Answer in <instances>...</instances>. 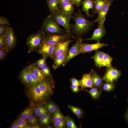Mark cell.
<instances>
[{
	"mask_svg": "<svg viewBox=\"0 0 128 128\" xmlns=\"http://www.w3.org/2000/svg\"><path fill=\"white\" fill-rule=\"evenodd\" d=\"M72 18L74 24L71 26L72 32L77 39L81 38L82 35L91 29L96 22L95 20L91 21L87 19L79 9L74 13Z\"/></svg>",
	"mask_w": 128,
	"mask_h": 128,
	"instance_id": "1",
	"label": "cell"
},
{
	"mask_svg": "<svg viewBox=\"0 0 128 128\" xmlns=\"http://www.w3.org/2000/svg\"><path fill=\"white\" fill-rule=\"evenodd\" d=\"M51 14L47 16L45 19L42 25V31L45 34H62L65 32L59 26Z\"/></svg>",
	"mask_w": 128,
	"mask_h": 128,
	"instance_id": "2",
	"label": "cell"
},
{
	"mask_svg": "<svg viewBox=\"0 0 128 128\" xmlns=\"http://www.w3.org/2000/svg\"><path fill=\"white\" fill-rule=\"evenodd\" d=\"M52 15L58 23L64 28L66 33L68 36H72L71 26L70 22L71 18H73L72 15L60 11Z\"/></svg>",
	"mask_w": 128,
	"mask_h": 128,
	"instance_id": "3",
	"label": "cell"
},
{
	"mask_svg": "<svg viewBox=\"0 0 128 128\" xmlns=\"http://www.w3.org/2000/svg\"><path fill=\"white\" fill-rule=\"evenodd\" d=\"M45 37L42 31L30 35L27 39V42L29 48L28 53L39 48L43 43Z\"/></svg>",
	"mask_w": 128,
	"mask_h": 128,
	"instance_id": "4",
	"label": "cell"
},
{
	"mask_svg": "<svg viewBox=\"0 0 128 128\" xmlns=\"http://www.w3.org/2000/svg\"><path fill=\"white\" fill-rule=\"evenodd\" d=\"M83 39L82 38L77 39L76 42L72 46L69 51L64 63V66L70 59L80 53Z\"/></svg>",
	"mask_w": 128,
	"mask_h": 128,
	"instance_id": "5",
	"label": "cell"
},
{
	"mask_svg": "<svg viewBox=\"0 0 128 128\" xmlns=\"http://www.w3.org/2000/svg\"><path fill=\"white\" fill-rule=\"evenodd\" d=\"M69 37L66 33L64 35L48 34L45 37L43 43L50 45H56L65 41Z\"/></svg>",
	"mask_w": 128,
	"mask_h": 128,
	"instance_id": "6",
	"label": "cell"
},
{
	"mask_svg": "<svg viewBox=\"0 0 128 128\" xmlns=\"http://www.w3.org/2000/svg\"><path fill=\"white\" fill-rule=\"evenodd\" d=\"M121 75V72L111 66L108 68L103 78L106 82H113L117 80Z\"/></svg>",
	"mask_w": 128,
	"mask_h": 128,
	"instance_id": "7",
	"label": "cell"
},
{
	"mask_svg": "<svg viewBox=\"0 0 128 128\" xmlns=\"http://www.w3.org/2000/svg\"><path fill=\"white\" fill-rule=\"evenodd\" d=\"M5 47L8 52L15 46L16 39L12 29L9 27L5 33Z\"/></svg>",
	"mask_w": 128,
	"mask_h": 128,
	"instance_id": "8",
	"label": "cell"
},
{
	"mask_svg": "<svg viewBox=\"0 0 128 128\" xmlns=\"http://www.w3.org/2000/svg\"><path fill=\"white\" fill-rule=\"evenodd\" d=\"M113 0H107L98 14L97 19L95 21L98 23V26L104 23L105 18Z\"/></svg>",
	"mask_w": 128,
	"mask_h": 128,
	"instance_id": "9",
	"label": "cell"
},
{
	"mask_svg": "<svg viewBox=\"0 0 128 128\" xmlns=\"http://www.w3.org/2000/svg\"><path fill=\"white\" fill-rule=\"evenodd\" d=\"M107 44L101 43L100 41L96 43L89 44L82 43L80 53L90 52L94 50H97L102 47L108 46Z\"/></svg>",
	"mask_w": 128,
	"mask_h": 128,
	"instance_id": "10",
	"label": "cell"
},
{
	"mask_svg": "<svg viewBox=\"0 0 128 128\" xmlns=\"http://www.w3.org/2000/svg\"><path fill=\"white\" fill-rule=\"evenodd\" d=\"M56 45H50L43 43L39 48L37 52L43 57H49L53 59V55Z\"/></svg>",
	"mask_w": 128,
	"mask_h": 128,
	"instance_id": "11",
	"label": "cell"
},
{
	"mask_svg": "<svg viewBox=\"0 0 128 128\" xmlns=\"http://www.w3.org/2000/svg\"><path fill=\"white\" fill-rule=\"evenodd\" d=\"M106 30L104 23L98 26V28L94 30L91 37L90 38L83 39V41L94 40L97 42L100 41L106 34Z\"/></svg>",
	"mask_w": 128,
	"mask_h": 128,
	"instance_id": "12",
	"label": "cell"
},
{
	"mask_svg": "<svg viewBox=\"0 0 128 128\" xmlns=\"http://www.w3.org/2000/svg\"><path fill=\"white\" fill-rule=\"evenodd\" d=\"M73 41V40L68 39L56 45L55 49L53 59L68 50L69 44Z\"/></svg>",
	"mask_w": 128,
	"mask_h": 128,
	"instance_id": "13",
	"label": "cell"
},
{
	"mask_svg": "<svg viewBox=\"0 0 128 128\" xmlns=\"http://www.w3.org/2000/svg\"><path fill=\"white\" fill-rule=\"evenodd\" d=\"M30 94L36 102L41 101L44 98L39 87V83L32 85L30 89Z\"/></svg>",
	"mask_w": 128,
	"mask_h": 128,
	"instance_id": "14",
	"label": "cell"
},
{
	"mask_svg": "<svg viewBox=\"0 0 128 128\" xmlns=\"http://www.w3.org/2000/svg\"><path fill=\"white\" fill-rule=\"evenodd\" d=\"M91 70L89 73L83 75L81 80L80 81V86L82 89L86 87H93L91 77Z\"/></svg>",
	"mask_w": 128,
	"mask_h": 128,
	"instance_id": "15",
	"label": "cell"
},
{
	"mask_svg": "<svg viewBox=\"0 0 128 128\" xmlns=\"http://www.w3.org/2000/svg\"><path fill=\"white\" fill-rule=\"evenodd\" d=\"M41 90L44 97L48 96L51 91L50 82L48 80H43L39 83Z\"/></svg>",
	"mask_w": 128,
	"mask_h": 128,
	"instance_id": "16",
	"label": "cell"
},
{
	"mask_svg": "<svg viewBox=\"0 0 128 128\" xmlns=\"http://www.w3.org/2000/svg\"><path fill=\"white\" fill-rule=\"evenodd\" d=\"M94 0H84L82 2V11L84 12L88 17L91 16L89 9L93 11L94 7Z\"/></svg>",
	"mask_w": 128,
	"mask_h": 128,
	"instance_id": "17",
	"label": "cell"
},
{
	"mask_svg": "<svg viewBox=\"0 0 128 128\" xmlns=\"http://www.w3.org/2000/svg\"><path fill=\"white\" fill-rule=\"evenodd\" d=\"M68 50H67L63 53L58 55L54 59V62L52 65L54 69L58 68L64 63L67 55Z\"/></svg>",
	"mask_w": 128,
	"mask_h": 128,
	"instance_id": "18",
	"label": "cell"
},
{
	"mask_svg": "<svg viewBox=\"0 0 128 128\" xmlns=\"http://www.w3.org/2000/svg\"><path fill=\"white\" fill-rule=\"evenodd\" d=\"M47 5L51 14L59 11V0H46Z\"/></svg>",
	"mask_w": 128,
	"mask_h": 128,
	"instance_id": "19",
	"label": "cell"
},
{
	"mask_svg": "<svg viewBox=\"0 0 128 128\" xmlns=\"http://www.w3.org/2000/svg\"><path fill=\"white\" fill-rule=\"evenodd\" d=\"M91 77L94 86L98 89H101L102 80L95 71L91 70Z\"/></svg>",
	"mask_w": 128,
	"mask_h": 128,
	"instance_id": "20",
	"label": "cell"
},
{
	"mask_svg": "<svg viewBox=\"0 0 128 128\" xmlns=\"http://www.w3.org/2000/svg\"><path fill=\"white\" fill-rule=\"evenodd\" d=\"M105 53L100 51L96 52L92 57L96 66L100 68L102 66V62Z\"/></svg>",
	"mask_w": 128,
	"mask_h": 128,
	"instance_id": "21",
	"label": "cell"
},
{
	"mask_svg": "<svg viewBox=\"0 0 128 128\" xmlns=\"http://www.w3.org/2000/svg\"><path fill=\"white\" fill-rule=\"evenodd\" d=\"M74 9L73 4L70 1L59 6V11L70 15H72L74 11Z\"/></svg>",
	"mask_w": 128,
	"mask_h": 128,
	"instance_id": "22",
	"label": "cell"
},
{
	"mask_svg": "<svg viewBox=\"0 0 128 128\" xmlns=\"http://www.w3.org/2000/svg\"><path fill=\"white\" fill-rule=\"evenodd\" d=\"M106 0H94V7L92 16L95 14H98Z\"/></svg>",
	"mask_w": 128,
	"mask_h": 128,
	"instance_id": "23",
	"label": "cell"
},
{
	"mask_svg": "<svg viewBox=\"0 0 128 128\" xmlns=\"http://www.w3.org/2000/svg\"><path fill=\"white\" fill-rule=\"evenodd\" d=\"M30 67L32 72L37 78L39 82L45 79V75L42 73L41 70L33 66Z\"/></svg>",
	"mask_w": 128,
	"mask_h": 128,
	"instance_id": "24",
	"label": "cell"
},
{
	"mask_svg": "<svg viewBox=\"0 0 128 128\" xmlns=\"http://www.w3.org/2000/svg\"><path fill=\"white\" fill-rule=\"evenodd\" d=\"M21 77L23 82L25 83L31 84V78L30 73L26 69H23L21 72Z\"/></svg>",
	"mask_w": 128,
	"mask_h": 128,
	"instance_id": "25",
	"label": "cell"
},
{
	"mask_svg": "<svg viewBox=\"0 0 128 128\" xmlns=\"http://www.w3.org/2000/svg\"><path fill=\"white\" fill-rule=\"evenodd\" d=\"M86 91L94 99H98L100 96L102 91L98 90L96 88H92L89 90H86Z\"/></svg>",
	"mask_w": 128,
	"mask_h": 128,
	"instance_id": "26",
	"label": "cell"
},
{
	"mask_svg": "<svg viewBox=\"0 0 128 128\" xmlns=\"http://www.w3.org/2000/svg\"><path fill=\"white\" fill-rule=\"evenodd\" d=\"M112 59L113 58L109 55L105 53L102 62V66L106 67L108 68L110 67Z\"/></svg>",
	"mask_w": 128,
	"mask_h": 128,
	"instance_id": "27",
	"label": "cell"
},
{
	"mask_svg": "<svg viewBox=\"0 0 128 128\" xmlns=\"http://www.w3.org/2000/svg\"><path fill=\"white\" fill-rule=\"evenodd\" d=\"M27 71L30 73L31 78V84L32 85L37 84L39 83L38 80L32 72L30 67H28L26 68Z\"/></svg>",
	"mask_w": 128,
	"mask_h": 128,
	"instance_id": "28",
	"label": "cell"
},
{
	"mask_svg": "<svg viewBox=\"0 0 128 128\" xmlns=\"http://www.w3.org/2000/svg\"><path fill=\"white\" fill-rule=\"evenodd\" d=\"M54 113L53 119L54 122L61 121L64 119V116L59 110H57Z\"/></svg>",
	"mask_w": 128,
	"mask_h": 128,
	"instance_id": "29",
	"label": "cell"
},
{
	"mask_svg": "<svg viewBox=\"0 0 128 128\" xmlns=\"http://www.w3.org/2000/svg\"><path fill=\"white\" fill-rule=\"evenodd\" d=\"M115 87V85L113 82H107L103 85L102 88L104 91L109 92L113 91Z\"/></svg>",
	"mask_w": 128,
	"mask_h": 128,
	"instance_id": "30",
	"label": "cell"
},
{
	"mask_svg": "<svg viewBox=\"0 0 128 128\" xmlns=\"http://www.w3.org/2000/svg\"><path fill=\"white\" fill-rule=\"evenodd\" d=\"M68 107L75 115L78 117H81L82 114V111L80 108L73 106L69 105Z\"/></svg>",
	"mask_w": 128,
	"mask_h": 128,
	"instance_id": "31",
	"label": "cell"
},
{
	"mask_svg": "<svg viewBox=\"0 0 128 128\" xmlns=\"http://www.w3.org/2000/svg\"><path fill=\"white\" fill-rule=\"evenodd\" d=\"M32 113V109L30 108H27L22 113L20 118L24 120H26L29 115Z\"/></svg>",
	"mask_w": 128,
	"mask_h": 128,
	"instance_id": "32",
	"label": "cell"
},
{
	"mask_svg": "<svg viewBox=\"0 0 128 128\" xmlns=\"http://www.w3.org/2000/svg\"><path fill=\"white\" fill-rule=\"evenodd\" d=\"M27 119L28 122L30 124L33 125L36 124L37 119L35 116L32 114V113L29 115Z\"/></svg>",
	"mask_w": 128,
	"mask_h": 128,
	"instance_id": "33",
	"label": "cell"
},
{
	"mask_svg": "<svg viewBox=\"0 0 128 128\" xmlns=\"http://www.w3.org/2000/svg\"><path fill=\"white\" fill-rule=\"evenodd\" d=\"M19 126L20 128H25L27 126V122L26 120H24L20 118L15 121Z\"/></svg>",
	"mask_w": 128,
	"mask_h": 128,
	"instance_id": "34",
	"label": "cell"
},
{
	"mask_svg": "<svg viewBox=\"0 0 128 128\" xmlns=\"http://www.w3.org/2000/svg\"><path fill=\"white\" fill-rule=\"evenodd\" d=\"M46 108L50 112H54L57 109V106L52 103L48 104L45 106Z\"/></svg>",
	"mask_w": 128,
	"mask_h": 128,
	"instance_id": "35",
	"label": "cell"
},
{
	"mask_svg": "<svg viewBox=\"0 0 128 128\" xmlns=\"http://www.w3.org/2000/svg\"><path fill=\"white\" fill-rule=\"evenodd\" d=\"M66 123L67 127L69 128H77L73 120L71 118H68L66 120Z\"/></svg>",
	"mask_w": 128,
	"mask_h": 128,
	"instance_id": "36",
	"label": "cell"
},
{
	"mask_svg": "<svg viewBox=\"0 0 128 128\" xmlns=\"http://www.w3.org/2000/svg\"><path fill=\"white\" fill-rule=\"evenodd\" d=\"M8 52L6 47L0 48V60L1 61L6 56Z\"/></svg>",
	"mask_w": 128,
	"mask_h": 128,
	"instance_id": "37",
	"label": "cell"
},
{
	"mask_svg": "<svg viewBox=\"0 0 128 128\" xmlns=\"http://www.w3.org/2000/svg\"><path fill=\"white\" fill-rule=\"evenodd\" d=\"M65 121L63 120L60 121L54 122V124L55 127L57 128H62L65 125Z\"/></svg>",
	"mask_w": 128,
	"mask_h": 128,
	"instance_id": "38",
	"label": "cell"
},
{
	"mask_svg": "<svg viewBox=\"0 0 128 128\" xmlns=\"http://www.w3.org/2000/svg\"><path fill=\"white\" fill-rule=\"evenodd\" d=\"M5 47V34L0 35V48Z\"/></svg>",
	"mask_w": 128,
	"mask_h": 128,
	"instance_id": "39",
	"label": "cell"
},
{
	"mask_svg": "<svg viewBox=\"0 0 128 128\" xmlns=\"http://www.w3.org/2000/svg\"><path fill=\"white\" fill-rule=\"evenodd\" d=\"M0 24L3 25H10L8 20L2 16L0 17Z\"/></svg>",
	"mask_w": 128,
	"mask_h": 128,
	"instance_id": "40",
	"label": "cell"
},
{
	"mask_svg": "<svg viewBox=\"0 0 128 128\" xmlns=\"http://www.w3.org/2000/svg\"><path fill=\"white\" fill-rule=\"evenodd\" d=\"M41 69V70L42 72L45 76L50 75V70L46 65L43 66Z\"/></svg>",
	"mask_w": 128,
	"mask_h": 128,
	"instance_id": "41",
	"label": "cell"
},
{
	"mask_svg": "<svg viewBox=\"0 0 128 128\" xmlns=\"http://www.w3.org/2000/svg\"><path fill=\"white\" fill-rule=\"evenodd\" d=\"M9 27L5 26L3 25L0 26V35L5 34Z\"/></svg>",
	"mask_w": 128,
	"mask_h": 128,
	"instance_id": "42",
	"label": "cell"
},
{
	"mask_svg": "<svg viewBox=\"0 0 128 128\" xmlns=\"http://www.w3.org/2000/svg\"><path fill=\"white\" fill-rule=\"evenodd\" d=\"M82 0H70V2L73 5H76L79 9V7L81 4V2Z\"/></svg>",
	"mask_w": 128,
	"mask_h": 128,
	"instance_id": "43",
	"label": "cell"
},
{
	"mask_svg": "<svg viewBox=\"0 0 128 128\" xmlns=\"http://www.w3.org/2000/svg\"><path fill=\"white\" fill-rule=\"evenodd\" d=\"M71 82L72 85H74L79 86L80 85V81H79L76 79L73 78L71 79Z\"/></svg>",
	"mask_w": 128,
	"mask_h": 128,
	"instance_id": "44",
	"label": "cell"
},
{
	"mask_svg": "<svg viewBox=\"0 0 128 128\" xmlns=\"http://www.w3.org/2000/svg\"><path fill=\"white\" fill-rule=\"evenodd\" d=\"M78 86L72 85L71 88L72 91L74 92H77L79 91V89Z\"/></svg>",
	"mask_w": 128,
	"mask_h": 128,
	"instance_id": "45",
	"label": "cell"
},
{
	"mask_svg": "<svg viewBox=\"0 0 128 128\" xmlns=\"http://www.w3.org/2000/svg\"><path fill=\"white\" fill-rule=\"evenodd\" d=\"M39 119L41 123L44 125L47 124L49 122L47 121L42 116H41Z\"/></svg>",
	"mask_w": 128,
	"mask_h": 128,
	"instance_id": "46",
	"label": "cell"
},
{
	"mask_svg": "<svg viewBox=\"0 0 128 128\" xmlns=\"http://www.w3.org/2000/svg\"><path fill=\"white\" fill-rule=\"evenodd\" d=\"M70 0H59V6L65 4L70 1Z\"/></svg>",
	"mask_w": 128,
	"mask_h": 128,
	"instance_id": "47",
	"label": "cell"
},
{
	"mask_svg": "<svg viewBox=\"0 0 128 128\" xmlns=\"http://www.w3.org/2000/svg\"><path fill=\"white\" fill-rule=\"evenodd\" d=\"M41 116L44 118L47 121L49 122L50 117L49 116L48 114L46 113Z\"/></svg>",
	"mask_w": 128,
	"mask_h": 128,
	"instance_id": "48",
	"label": "cell"
},
{
	"mask_svg": "<svg viewBox=\"0 0 128 128\" xmlns=\"http://www.w3.org/2000/svg\"><path fill=\"white\" fill-rule=\"evenodd\" d=\"M46 110L42 107H40L36 108L35 110V112H39Z\"/></svg>",
	"mask_w": 128,
	"mask_h": 128,
	"instance_id": "49",
	"label": "cell"
},
{
	"mask_svg": "<svg viewBox=\"0 0 128 128\" xmlns=\"http://www.w3.org/2000/svg\"><path fill=\"white\" fill-rule=\"evenodd\" d=\"M47 111L46 110H43L39 112H36L37 115L38 116H41L43 114L46 113Z\"/></svg>",
	"mask_w": 128,
	"mask_h": 128,
	"instance_id": "50",
	"label": "cell"
},
{
	"mask_svg": "<svg viewBox=\"0 0 128 128\" xmlns=\"http://www.w3.org/2000/svg\"><path fill=\"white\" fill-rule=\"evenodd\" d=\"M37 64L39 68H41L42 67L41 59L38 60L37 62Z\"/></svg>",
	"mask_w": 128,
	"mask_h": 128,
	"instance_id": "51",
	"label": "cell"
},
{
	"mask_svg": "<svg viewBox=\"0 0 128 128\" xmlns=\"http://www.w3.org/2000/svg\"><path fill=\"white\" fill-rule=\"evenodd\" d=\"M124 118L128 123V107L127 108L126 113L124 116Z\"/></svg>",
	"mask_w": 128,
	"mask_h": 128,
	"instance_id": "52",
	"label": "cell"
},
{
	"mask_svg": "<svg viewBox=\"0 0 128 128\" xmlns=\"http://www.w3.org/2000/svg\"><path fill=\"white\" fill-rule=\"evenodd\" d=\"M11 128H20L19 126L15 122H14L12 125Z\"/></svg>",
	"mask_w": 128,
	"mask_h": 128,
	"instance_id": "53",
	"label": "cell"
},
{
	"mask_svg": "<svg viewBox=\"0 0 128 128\" xmlns=\"http://www.w3.org/2000/svg\"><path fill=\"white\" fill-rule=\"evenodd\" d=\"M39 128V126L38 125H34L33 126L30 127V128Z\"/></svg>",
	"mask_w": 128,
	"mask_h": 128,
	"instance_id": "54",
	"label": "cell"
},
{
	"mask_svg": "<svg viewBox=\"0 0 128 128\" xmlns=\"http://www.w3.org/2000/svg\"><path fill=\"white\" fill-rule=\"evenodd\" d=\"M52 127H50V126H48V127L47 128H51Z\"/></svg>",
	"mask_w": 128,
	"mask_h": 128,
	"instance_id": "55",
	"label": "cell"
},
{
	"mask_svg": "<svg viewBox=\"0 0 128 128\" xmlns=\"http://www.w3.org/2000/svg\"><path fill=\"white\" fill-rule=\"evenodd\" d=\"M127 102H128V100H127Z\"/></svg>",
	"mask_w": 128,
	"mask_h": 128,
	"instance_id": "56",
	"label": "cell"
},
{
	"mask_svg": "<svg viewBox=\"0 0 128 128\" xmlns=\"http://www.w3.org/2000/svg\"></svg>",
	"mask_w": 128,
	"mask_h": 128,
	"instance_id": "57",
	"label": "cell"
}]
</instances>
